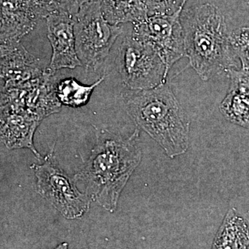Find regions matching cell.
<instances>
[{
    "label": "cell",
    "mask_w": 249,
    "mask_h": 249,
    "mask_svg": "<svg viewBox=\"0 0 249 249\" xmlns=\"http://www.w3.org/2000/svg\"><path fill=\"white\" fill-rule=\"evenodd\" d=\"M139 137V128L127 138L100 131L89 157L74 176L92 201L109 213L117 209L121 193L140 164Z\"/></svg>",
    "instance_id": "obj_1"
},
{
    "label": "cell",
    "mask_w": 249,
    "mask_h": 249,
    "mask_svg": "<svg viewBox=\"0 0 249 249\" xmlns=\"http://www.w3.org/2000/svg\"><path fill=\"white\" fill-rule=\"evenodd\" d=\"M124 108L138 128L173 159L188 151L191 121L166 82L148 89L125 88Z\"/></svg>",
    "instance_id": "obj_2"
},
{
    "label": "cell",
    "mask_w": 249,
    "mask_h": 249,
    "mask_svg": "<svg viewBox=\"0 0 249 249\" xmlns=\"http://www.w3.org/2000/svg\"><path fill=\"white\" fill-rule=\"evenodd\" d=\"M186 56L202 80L236 67L225 17L212 4L196 5L181 14Z\"/></svg>",
    "instance_id": "obj_3"
},
{
    "label": "cell",
    "mask_w": 249,
    "mask_h": 249,
    "mask_svg": "<svg viewBox=\"0 0 249 249\" xmlns=\"http://www.w3.org/2000/svg\"><path fill=\"white\" fill-rule=\"evenodd\" d=\"M74 32L82 67L96 71L107 58L123 28L108 22L97 0L85 3L75 15Z\"/></svg>",
    "instance_id": "obj_4"
},
{
    "label": "cell",
    "mask_w": 249,
    "mask_h": 249,
    "mask_svg": "<svg viewBox=\"0 0 249 249\" xmlns=\"http://www.w3.org/2000/svg\"><path fill=\"white\" fill-rule=\"evenodd\" d=\"M116 65L125 88L148 89L166 82L168 73L163 59L153 46L132 34L124 36Z\"/></svg>",
    "instance_id": "obj_5"
},
{
    "label": "cell",
    "mask_w": 249,
    "mask_h": 249,
    "mask_svg": "<svg viewBox=\"0 0 249 249\" xmlns=\"http://www.w3.org/2000/svg\"><path fill=\"white\" fill-rule=\"evenodd\" d=\"M37 191L44 199L68 219L81 218L92 199L77 188L76 180L69 176L52 160V155L41 165H33Z\"/></svg>",
    "instance_id": "obj_6"
},
{
    "label": "cell",
    "mask_w": 249,
    "mask_h": 249,
    "mask_svg": "<svg viewBox=\"0 0 249 249\" xmlns=\"http://www.w3.org/2000/svg\"><path fill=\"white\" fill-rule=\"evenodd\" d=\"M183 7L173 14L149 16L145 20L133 24L131 32L153 46L165 62L168 73L177 62L186 56L181 19Z\"/></svg>",
    "instance_id": "obj_7"
},
{
    "label": "cell",
    "mask_w": 249,
    "mask_h": 249,
    "mask_svg": "<svg viewBox=\"0 0 249 249\" xmlns=\"http://www.w3.org/2000/svg\"><path fill=\"white\" fill-rule=\"evenodd\" d=\"M45 19L47 37L52 48L49 71L55 73L62 69L82 67L76 51L74 16L61 8Z\"/></svg>",
    "instance_id": "obj_8"
},
{
    "label": "cell",
    "mask_w": 249,
    "mask_h": 249,
    "mask_svg": "<svg viewBox=\"0 0 249 249\" xmlns=\"http://www.w3.org/2000/svg\"><path fill=\"white\" fill-rule=\"evenodd\" d=\"M1 89L24 88L47 71L42 62L19 42L0 44Z\"/></svg>",
    "instance_id": "obj_9"
},
{
    "label": "cell",
    "mask_w": 249,
    "mask_h": 249,
    "mask_svg": "<svg viewBox=\"0 0 249 249\" xmlns=\"http://www.w3.org/2000/svg\"><path fill=\"white\" fill-rule=\"evenodd\" d=\"M26 109L1 107V140L9 150L27 148L42 160L34 147V137L41 121Z\"/></svg>",
    "instance_id": "obj_10"
},
{
    "label": "cell",
    "mask_w": 249,
    "mask_h": 249,
    "mask_svg": "<svg viewBox=\"0 0 249 249\" xmlns=\"http://www.w3.org/2000/svg\"><path fill=\"white\" fill-rule=\"evenodd\" d=\"M0 44L19 42L34 30L38 21L19 0H0Z\"/></svg>",
    "instance_id": "obj_11"
},
{
    "label": "cell",
    "mask_w": 249,
    "mask_h": 249,
    "mask_svg": "<svg viewBox=\"0 0 249 249\" xmlns=\"http://www.w3.org/2000/svg\"><path fill=\"white\" fill-rule=\"evenodd\" d=\"M213 249H249V219L235 209L228 211Z\"/></svg>",
    "instance_id": "obj_12"
},
{
    "label": "cell",
    "mask_w": 249,
    "mask_h": 249,
    "mask_svg": "<svg viewBox=\"0 0 249 249\" xmlns=\"http://www.w3.org/2000/svg\"><path fill=\"white\" fill-rule=\"evenodd\" d=\"M103 16L114 25L142 22L148 17L142 0H100Z\"/></svg>",
    "instance_id": "obj_13"
},
{
    "label": "cell",
    "mask_w": 249,
    "mask_h": 249,
    "mask_svg": "<svg viewBox=\"0 0 249 249\" xmlns=\"http://www.w3.org/2000/svg\"><path fill=\"white\" fill-rule=\"evenodd\" d=\"M101 77L91 85H84L73 78L58 80L55 85L57 98L63 106L70 107H80L89 102L95 88L104 80Z\"/></svg>",
    "instance_id": "obj_14"
},
{
    "label": "cell",
    "mask_w": 249,
    "mask_h": 249,
    "mask_svg": "<svg viewBox=\"0 0 249 249\" xmlns=\"http://www.w3.org/2000/svg\"><path fill=\"white\" fill-rule=\"evenodd\" d=\"M219 110L228 121L249 130V96L229 90Z\"/></svg>",
    "instance_id": "obj_15"
},
{
    "label": "cell",
    "mask_w": 249,
    "mask_h": 249,
    "mask_svg": "<svg viewBox=\"0 0 249 249\" xmlns=\"http://www.w3.org/2000/svg\"><path fill=\"white\" fill-rule=\"evenodd\" d=\"M232 51L242 64V69L249 70V28L241 27L229 35Z\"/></svg>",
    "instance_id": "obj_16"
},
{
    "label": "cell",
    "mask_w": 249,
    "mask_h": 249,
    "mask_svg": "<svg viewBox=\"0 0 249 249\" xmlns=\"http://www.w3.org/2000/svg\"><path fill=\"white\" fill-rule=\"evenodd\" d=\"M26 9L37 19H46L61 9L58 0H19Z\"/></svg>",
    "instance_id": "obj_17"
},
{
    "label": "cell",
    "mask_w": 249,
    "mask_h": 249,
    "mask_svg": "<svg viewBox=\"0 0 249 249\" xmlns=\"http://www.w3.org/2000/svg\"><path fill=\"white\" fill-rule=\"evenodd\" d=\"M146 6L148 16L173 14L184 6L187 0H142Z\"/></svg>",
    "instance_id": "obj_18"
},
{
    "label": "cell",
    "mask_w": 249,
    "mask_h": 249,
    "mask_svg": "<svg viewBox=\"0 0 249 249\" xmlns=\"http://www.w3.org/2000/svg\"><path fill=\"white\" fill-rule=\"evenodd\" d=\"M228 76L231 80L230 89L249 96V70H229Z\"/></svg>",
    "instance_id": "obj_19"
},
{
    "label": "cell",
    "mask_w": 249,
    "mask_h": 249,
    "mask_svg": "<svg viewBox=\"0 0 249 249\" xmlns=\"http://www.w3.org/2000/svg\"><path fill=\"white\" fill-rule=\"evenodd\" d=\"M58 1L62 9L68 11L72 16H75V15L79 11L80 7L85 3L97 1V0H58Z\"/></svg>",
    "instance_id": "obj_20"
}]
</instances>
